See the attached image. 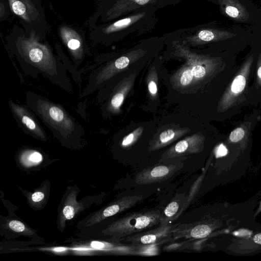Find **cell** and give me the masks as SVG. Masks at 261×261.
Wrapping results in <instances>:
<instances>
[{
  "mask_svg": "<svg viewBox=\"0 0 261 261\" xmlns=\"http://www.w3.org/2000/svg\"><path fill=\"white\" fill-rule=\"evenodd\" d=\"M159 9L148 6L138 9L119 18L101 29L102 37L108 41H116L130 36H139L150 32L158 22L156 12Z\"/></svg>",
  "mask_w": 261,
  "mask_h": 261,
  "instance_id": "cell-1",
  "label": "cell"
},
{
  "mask_svg": "<svg viewBox=\"0 0 261 261\" xmlns=\"http://www.w3.org/2000/svg\"><path fill=\"white\" fill-rule=\"evenodd\" d=\"M161 216L162 214L159 210L132 213L112 222L102 232L121 240L160 223Z\"/></svg>",
  "mask_w": 261,
  "mask_h": 261,
  "instance_id": "cell-2",
  "label": "cell"
},
{
  "mask_svg": "<svg viewBox=\"0 0 261 261\" xmlns=\"http://www.w3.org/2000/svg\"><path fill=\"white\" fill-rule=\"evenodd\" d=\"M184 0H111L106 9L105 18L114 20L126 16L135 10L148 6L159 9L175 5Z\"/></svg>",
  "mask_w": 261,
  "mask_h": 261,
  "instance_id": "cell-3",
  "label": "cell"
},
{
  "mask_svg": "<svg viewBox=\"0 0 261 261\" xmlns=\"http://www.w3.org/2000/svg\"><path fill=\"white\" fill-rule=\"evenodd\" d=\"M254 56L251 55L239 69L225 90L220 101V109L225 111L237 103L244 92L249 77Z\"/></svg>",
  "mask_w": 261,
  "mask_h": 261,
  "instance_id": "cell-4",
  "label": "cell"
},
{
  "mask_svg": "<svg viewBox=\"0 0 261 261\" xmlns=\"http://www.w3.org/2000/svg\"><path fill=\"white\" fill-rule=\"evenodd\" d=\"M217 5L224 15L238 22L253 21V5L249 0H206Z\"/></svg>",
  "mask_w": 261,
  "mask_h": 261,
  "instance_id": "cell-5",
  "label": "cell"
},
{
  "mask_svg": "<svg viewBox=\"0 0 261 261\" xmlns=\"http://www.w3.org/2000/svg\"><path fill=\"white\" fill-rule=\"evenodd\" d=\"M183 166L181 163H172L148 167L137 173L135 182L143 185L164 181L173 176Z\"/></svg>",
  "mask_w": 261,
  "mask_h": 261,
  "instance_id": "cell-6",
  "label": "cell"
},
{
  "mask_svg": "<svg viewBox=\"0 0 261 261\" xmlns=\"http://www.w3.org/2000/svg\"><path fill=\"white\" fill-rule=\"evenodd\" d=\"M178 225L176 224L160 226L153 229L126 237L120 240L140 246L158 245L169 240Z\"/></svg>",
  "mask_w": 261,
  "mask_h": 261,
  "instance_id": "cell-7",
  "label": "cell"
},
{
  "mask_svg": "<svg viewBox=\"0 0 261 261\" xmlns=\"http://www.w3.org/2000/svg\"><path fill=\"white\" fill-rule=\"evenodd\" d=\"M37 108L41 115L57 128L66 133L73 130V121L58 106L46 101H41L38 103Z\"/></svg>",
  "mask_w": 261,
  "mask_h": 261,
  "instance_id": "cell-8",
  "label": "cell"
},
{
  "mask_svg": "<svg viewBox=\"0 0 261 261\" xmlns=\"http://www.w3.org/2000/svg\"><path fill=\"white\" fill-rule=\"evenodd\" d=\"M143 199L142 195H136L123 197L94 213L85 223L89 226L105 219L130 208Z\"/></svg>",
  "mask_w": 261,
  "mask_h": 261,
  "instance_id": "cell-9",
  "label": "cell"
},
{
  "mask_svg": "<svg viewBox=\"0 0 261 261\" xmlns=\"http://www.w3.org/2000/svg\"><path fill=\"white\" fill-rule=\"evenodd\" d=\"M24 54L32 63L44 69L53 68V58L49 52L40 45L33 43L26 44Z\"/></svg>",
  "mask_w": 261,
  "mask_h": 261,
  "instance_id": "cell-10",
  "label": "cell"
},
{
  "mask_svg": "<svg viewBox=\"0 0 261 261\" xmlns=\"http://www.w3.org/2000/svg\"><path fill=\"white\" fill-rule=\"evenodd\" d=\"M11 106L15 114L27 128L38 137L41 138H45L40 126L25 109L15 104H11Z\"/></svg>",
  "mask_w": 261,
  "mask_h": 261,
  "instance_id": "cell-11",
  "label": "cell"
},
{
  "mask_svg": "<svg viewBox=\"0 0 261 261\" xmlns=\"http://www.w3.org/2000/svg\"><path fill=\"white\" fill-rule=\"evenodd\" d=\"M76 193L75 191H72L65 201L60 219V225L62 228H64L66 220L73 218L75 214L83 207V204L76 200Z\"/></svg>",
  "mask_w": 261,
  "mask_h": 261,
  "instance_id": "cell-12",
  "label": "cell"
},
{
  "mask_svg": "<svg viewBox=\"0 0 261 261\" xmlns=\"http://www.w3.org/2000/svg\"><path fill=\"white\" fill-rule=\"evenodd\" d=\"M178 227V226H177ZM174 230V236L176 238L185 237L187 238L201 239L208 236L212 232V228L206 224H199L190 228H179Z\"/></svg>",
  "mask_w": 261,
  "mask_h": 261,
  "instance_id": "cell-13",
  "label": "cell"
},
{
  "mask_svg": "<svg viewBox=\"0 0 261 261\" xmlns=\"http://www.w3.org/2000/svg\"><path fill=\"white\" fill-rule=\"evenodd\" d=\"M186 198L184 194H178L167 205L164 211V215L162 214L160 226L167 225L170 221L176 219V216L180 211V205L182 202L186 203Z\"/></svg>",
  "mask_w": 261,
  "mask_h": 261,
  "instance_id": "cell-14",
  "label": "cell"
},
{
  "mask_svg": "<svg viewBox=\"0 0 261 261\" xmlns=\"http://www.w3.org/2000/svg\"><path fill=\"white\" fill-rule=\"evenodd\" d=\"M20 160L24 166L30 167L39 164L42 160V156L38 151L27 150L21 154Z\"/></svg>",
  "mask_w": 261,
  "mask_h": 261,
  "instance_id": "cell-15",
  "label": "cell"
},
{
  "mask_svg": "<svg viewBox=\"0 0 261 261\" xmlns=\"http://www.w3.org/2000/svg\"><path fill=\"white\" fill-rule=\"evenodd\" d=\"M248 129L245 125L240 126L233 129L229 136V140L232 143L242 141L248 135Z\"/></svg>",
  "mask_w": 261,
  "mask_h": 261,
  "instance_id": "cell-16",
  "label": "cell"
},
{
  "mask_svg": "<svg viewBox=\"0 0 261 261\" xmlns=\"http://www.w3.org/2000/svg\"><path fill=\"white\" fill-rule=\"evenodd\" d=\"M66 43L68 48L72 51L75 57H79L82 53V44L76 37L67 38Z\"/></svg>",
  "mask_w": 261,
  "mask_h": 261,
  "instance_id": "cell-17",
  "label": "cell"
},
{
  "mask_svg": "<svg viewBox=\"0 0 261 261\" xmlns=\"http://www.w3.org/2000/svg\"><path fill=\"white\" fill-rule=\"evenodd\" d=\"M9 228L15 232L18 233H24V234H30L31 230L28 229L25 225L21 221L16 220L10 221L8 223Z\"/></svg>",
  "mask_w": 261,
  "mask_h": 261,
  "instance_id": "cell-18",
  "label": "cell"
},
{
  "mask_svg": "<svg viewBox=\"0 0 261 261\" xmlns=\"http://www.w3.org/2000/svg\"><path fill=\"white\" fill-rule=\"evenodd\" d=\"M175 133L172 129H168L162 132L160 136V140L163 144L171 141L174 137Z\"/></svg>",
  "mask_w": 261,
  "mask_h": 261,
  "instance_id": "cell-19",
  "label": "cell"
},
{
  "mask_svg": "<svg viewBox=\"0 0 261 261\" xmlns=\"http://www.w3.org/2000/svg\"><path fill=\"white\" fill-rule=\"evenodd\" d=\"M193 77L191 69H187L184 71L180 77V83L187 85L190 83Z\"/></svg>",
  "mask_w": 261,
  "mask_h": 261,
  "instance_id": "cell-20",
  "label": "cell"
},
{
  "mask_svg": "<svg viewBox=\"0 0 261 261\" xmlns=\"http://www.w3.org/2000/svg\"><path fill=\"white\" fill-rule=\"evenodd\" d=\"M124 99V95L121 92L116 93L112 97L111 104L112 106L114 108H119L122 104Z\"/></svg>",
  "mask_w": 261,
  "mask_h": 261,
  "instance_id": "cell-21",
  "label": "cell"
},
{
  "mask_svg": "<svg viewBox=\"0 0 261 261\" xmlns=\"http://www.w3.org/2000/svg\"><path fill=\"white\" fill-rule=\"evenodd\" d=\"M192 73L196 78H201L206 73L205 69L200 65H197L193 67L191 69Z\"/></svg>",
  "mask_w": 261,
  "mask_h": 261,
  "instance_id": "cell-22",
  "label": "cell"
},
{
  "mask_svg": "<svg viewBox=\"0 0 261 261\" xmlns=\"http://www.w3.org/2000/svg\"><path fill=\"white\" fill-rule=\"evenodd\" d=\"M129 63V58L125 56H123L118 58L115 61L114 65L116 68L122 69L126 67L128 65Z\"/></svg>",
  "mask_w": 261,
  "mask_h": 261,
  "instance_id": "cell-23",
  "label": "cell"
},
{
  "mask_svg": "<svg viewBox=\"0 0 261 261\" xmlns=\"http://www.w3.org/2000/svg\"><path fill=\"white\" fill-rule=\"evenodd\" d=\"M256 84L258 86L261 87V54H259L256 70Z\"/></svg>",
  "mask_w": 261,
  "mask_h": 261,
  "instance_id": "cell-24",
  "label": "cell"
},
{
  "mask_svg": "<svg viewBox=\"0 0 261 261\" xmlns=\"http://www.w3.org/2000/svg\"><path fill=\"white\" fill-rule=\"evenodd\" d=\"M44 198V194L43 192L37 191L34 192L31 196L32 200L34 202H38L42 201Z\"/></svg>",
  "mask_w": 261,
  "mask_h": 261,
  "instance_id": "cell-25",
  "label": "cell"
},
{
  "mask_svg": "<svg viewBox=\"0 0 261 261\" xmlns=\"http://www.w3.org/2000/svg\"><path fill=\"white\" fill-rule=\"evenodd\" d=\"M134 137V134L132 133L128 135L125 138H124L122 143V145L123 146H127L130 144L133 140Z\"/></svg>",
  "mask_w": 261,
  "mask_h": 261,
  "instance_id": "cell-26",
  "label": "cell"
},
{
  "mask_svg": "<svg viewBox=\"0 0 261 261\" xmlns=\"http://www.w3.org/2000/svg\"><path fill=\"white\" fill-rule=\"evenodd\" d=\"M148 89L151 94H154L156 93L157 91V87L156 84L153 81H150L149 82L148 85Z\"/></svg>",
  "mask_w": 261,
  "mask_h": 261,
  "instance_id": "cell-27",
  "label": "cell"
},
{
  "mask_svg": "<svg viewBox=\"0 0 261 261\" xmlns=\"http://www.w3.org/2000/svg\"><path fill=\"white\" fill-rule=\"evenodd\" d=\"M227 150L225 146L220 145L217 151V156H222L227 154Z\"/></svg>",
  "mask_w": 261,
  "mask_h": 261,
  "instance_id": "cell-28",
  "label": "cell"
},
{
  "mask_svg": "<svg viewBox=\"0 0 261 261\" xmlns=\"http://www.w3.org/2000/svg\"><path fill=\"white\" fill-rule=\"evenodd\" d=\"M253 241L256 244L261 245V233L255 235L253 237Z\"/></svg>",
  "mask_w": 261,
  "mask_h": 261,
  "instance_id": "cell-29",
  "label": "cell"
}]
</instances>
